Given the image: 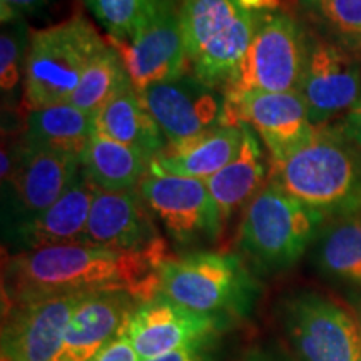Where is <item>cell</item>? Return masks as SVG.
Listing matches in <instances>:
<instances>
[{
  "label": "cell",
  "mask_w": 361,
  "mask_h": 361,
  "mask_svg": "<svg viewBox=\"0 0 361 361\" xmlns=\"http://www.w3.org/2000/svg\"><path fill=\"white\" fill-rule=\"evenodd\" d=\"M166 251L124 252L71 243L13 252L4 264V306L64 295L129 293L137 301L157 295Z\"/></svg>",
  "instance_id": "obj_1"
},
{
  "label": "cell",
  "mask_w": 361,
  "mask_h": 361,
  "mask_svg": "<svg viewBox=\"0 0 361 361\" xmlns=\"http://www.w3.org/2000/svg\"><path fill=\"white\" fill-rule=\"evenodd\" d=\"M271 179L326 219L361 209V149L341 126L316 128L305 147L274 164Z\"/></svg>",
  "instance_id": "obj_2"
},
{
  "label": "cell",
  "mask_w": 361,
  "mask_h": 361,
  "mask_svg": "<svg viewBox=\"0 0 361 361\" xmlns=\"http://www.w3.org/2000/svg\"><path fill=\"white\" fill-rule=\"evenodd\" d=\"M324 221L326 216L295 200L269 179L243 213L239 256L258 273L290 269L313 246Z\"/></svg>",
  "instance_id": "obj_3"
},
{
  "label": "cell",
  "mask_w": 361,
  "mask_h": 361,
  "mask_svg": "<svg viewBox=\"0 0 361 361\" xmlns=\"http://www.w3.org/2000/svg\"><path fill=\"white\" fill-rule=\"evenodd\" d=\"M259 13L246 0H180V29L192 74L211 87H228L245 61Z\"/></svg>",
  "instance_id": "obj_4"
},
{
  "label": "cell",
  "mask_w": 361,
  "mask_h": 361,
  "mask_svg": "<svg viewBox=\"0 0 361 361\" xmlns=\"http://www.w3.org/2000/svg\"><path fill=\"white\" fill-rule=\"evenodd\" d=\"M256 293L258 284L241 256L226 252L168 256L157 276V295L196 313L223 319L246 313Z\"/></svg>",
  "instance_id": "obj_5"
},
{
  "label": "cell",
  "mask_w": 361,
  "mask_h": 361,
  "mask_svg": "<svg viewBox=\"0 0 361 361\" xmlns=\"http://www.w3.org/2000/svg\"><path fill=\"white\" fill-rule=\"evenodd\" d=\"M107 47L82 13L61 24L32 30L24 79L27 109L69 101L90 62Z\"/></svg>",
  "instance_id": "obj_6"
},
{
  "label": "cell",
  "mask_w": 361,
  "mask_h": 361,
  "mask_svg": "<svg viewBox=\"0 0 361 361\" xmlns=\"http://www.w3.org/2000/svg\"><path fill=\"white\" fill-rule=\"evenodd\" d=\"M310 34L291 13H259L255 35L238 74L226 87V104L252 92H295L303 80Z\"/></svg>",
  "instance_id": "obj_7"
},
{
  "label": "cell",
  "mask_w": 361,
  "mask_h": 361,
  "mask_svg": "<svg viewBox=\"0 0 361 361\" xmlns=\"http://www.w3.org/2000/svg\"><path fill=\"white\" fill-rule=\"evenodd\" d=\"M281 322L300 361H361L358 319L333 298L295 293L283 303Z\"/></svg>",
  "instance_id": "obj_8"
},
{
  "label": "cell",
  "mask_w": 361,
  "mask_h": 361,
  "mask_svg": "<svg viewBox=\"0 0 361 361\" xmlns=\"http://www.w3.org/2000/svg\"><path fill=\"white\" fill-rule=\"evenodd\" d=\"M4 189V223L8 229L35 218L67 191L80 169V156L19 141Z\"/></svg>",
  "instance_id": "obj_9"
},
{
  "label": "cell",
  "mask_w": 361,
  "mask_h": 361,
  "mask_svg": "<svg viewBox=\"0 0 361 361\" xmlns=\"http://www.w3.org/2000/svg\"><path fill=\"white\" fill-rule=\"evenodd\" d=\"M139 191L176 246H200L223 234L204 179L149 174Z\"/></svg>",
  "instance_id": "obj_10"
},
{
  "label": "cell",
  "mask_w": 361,
  "mask_h": 361,
  "mask_svg": "<svg viewBox=\"0 0 361 361\" xmlns=\"http://www.w3.org/2000/svg\"><path fill=\"white\" fill-rule=\"evenodd\" d=\"M139 97L164 134L168 146H179L228 124L223 90L194 74L154 84Z\"/></svg>",
  "instance_id": "obj_11"
},
{
  "label": "cell",
  "mask_w": 361,
  "mask_h": 361,
  "mask_svg": "<svg viewBox=\"0 0 361 361\" xmlns=\"http://www.w3.org/2000/svg\"><path fill=\"white\" fill-rule=\"evenodd\" d=\"M300 94L316 128L348 114L361 97V59L331 40L310 34Z\"/></svg>",
  "instance_id": "obj_12"
},
{
  "label": "cell",
  "mask_w": 361,
  "mask_h": 361,
  "mask_svg": "<svg viewBox=\"0 0 361 361\" xmlns=\"http://www.w3.org/2000/svg\"><path fill=\"white\" fill-rule=\"evenodd\" d=\"M87 296L64 295L4 306L2 361H56L67 324Z\"/></svg>",
  "instance_id": "obj_13"
},
{
  "label": "cell",
  "mask_w": 361,
  "mask_h": 361,
  "mask_svg": "<svg viewBox=\"0 0 361 361\" xmlns=\"http://www.w3.org/2000/svg\"><path fill=\"white\" fill-rule=\"evenodd\" d=\"M228 124H245L261 137L273 162H283L305 147L316 133L300 90L252 92L226 104Z\"/></svg>",
  "instance_id": "obj_14"
},
{
  "label": "cell",
  "mask_w": 361,
  "mask_h": 361,
  "mask_svg": "<svg viewBox=\"0 0 361 361\" xmlns=\"http://www.w3.org/2000/svg\"><path fill=\"white\" fill-rule=\"evenodd\" d=\"M221 326L223 318L196 313L156 295L135 306L119 333L129 338L139 360H149L184 346L207 343Z\"/></svg>",
  "instance_id": "obj_15"
},
{
  "label": "cell",
  "mask_w": 361,
  "mask_h": 361,
  "mask_svg": "<svg viewBox=\"0 0 361 361\" xmlns=\"http://www.w3.org/2000/svg\"><path fill=\"white\" fill-rule=\"evenodd\" d=\"M123 57L130 84L142 92L154 84L189 74L191 67L180 29L179 7L174 0L161 8L128 42H112Z\"/></svg>",
  "instance_id": "obj_16"
},
{
  "label": "cell",
  "mask_w": 361,
  "mask_h": 361,
  "mask_svg": "<svg viewBox=\"0 0 361 361\" xmlns=\"http://www.w3.org/2000/svg\"><path fill=\"white\" fill-rule=\"evenodd\" d=\"M80 243L124 252L166 251L139 188L121 192L97 189Z\"/></svg>",
  "instance_id": "obj_17"
},
{
  "label": "cell",
  "mask_w": 361,
  "mask_h": 361,
  "mask_svg": "<svg viewBox=\"0 0 361 361\" xmlns=\"http://www.w3.org/2000/svg\"><path fill=\"white\" fill-rule=\"evenodd\" d=\"M97 188L80 166L78 176L51 207L35 218L8 229L7 236L17 252L80 243Z\"/></svg>",
  "instance_id": "obj_18"
},
{
  "label": "cell",
  "mask_w": 361,
  "mask_h": 361,
  "mask_svg": "<svg viewBox=\"0 0 361 361\" xmlns=\"http://www.w3.org/2000/svg\"><path fill=\"white\" fill-rule=\"evenodd\" d=\"M141 301L129 293H96L78 306L67 324L56 361H89L124 328Z\"/></svg>",
  "instance_id": "obj_19"
},
{
  "label": "cell",
  "mask_w": 361,
  "mask_h": 361,
  "mask_svg": "<svg viewBox=\"0 0 361 361\" xmlns=\"http://www.w3.org/2000/svg\"><path fill=\"white\" fill-rule=\"evenodd\" d=\"M243 129V146L238 156L219 173L206 179L223 231L233 216L245 211L247 204L263 191L269 173L258 134L245 124Z\"/></svg>",
  "instance_id": "obj_20"
},
{
  "label": "cell",
  "mask_w": 361,
  "mask_h": 361,
  "mask_svg": "<svg viewBox=\"0 0 361 361\" xmlns=\"http://www.w3.org/2000/svg\"><path fill=\"white\" fill-rule=\"evenodd\" d=\"M311 252L326 281L361 298V209L324 221Z\"/></svg>",
  "instance_id": "obj_21"
},
{
  "label": "cell",
  "mask_w": 361,
  "mask_h": 361,
  "mask_svg": "<svg viewBox=\"0 0 361 361\" xmlns=\"http://www.w3.org/2000/svg\"><path fill=\"white\" fill-rule=\"evenodd\" d=\"M243 134V124H231L179 146H168L151 161V174L206 180L238 156Z\"/></svg>",
  "instance_id": "obj_22"
},
{
  "label": "cell",
  "mask_w": 361,
  "mask_h": 361,
  "mask_svg": "<svg viewBox=\"0 0 361 361\" xmlns=\"http://www.w3.org/2000/svg\"><path fill=\"white\" fill-rule=\"evenodd\" d=\"M151 157L94 133L84 151L80 152V166L92 184L101 191L121 192L141 186L151 174Z\"/></svg>",
  "instance_id": "obj_23"
},
{
  "label": "cell",
  "mask_w": 361,
  "mask_h": 361,
  "mask_svg": "<svg viewBox=\"0 0 361 361\" xmlns=\"http://www.w3.org/2000/svg\"><path fill=\"white\" fill-rule=\"evenodd\" d=\"M94 133L137 149L151 159L168 147L164 134L133 85L94 116Z\"/></svg>",
  "instance_id": "obj_24"
},
{
  "label": "cell",
  "mask_w": 361,
  "mask_h": 361,
  "mask_svg": "<svg viewBox=\"0 0 361 361\" xmlns=\"http://www.w3.org/2000/svg\"><path fill=\"white\" fill-rule=\"evenodd\" d=\"M94 134V116L69 102L30 109L20 141L29 146L79 154Z\"/></svg>",
  "instance_id": "obj_25"
},
{
  "label": "cell",
  "mask_w": 361,
  "mask_h": 361,
  "mask_svg": "<svg viewBox=\"0 0 361 361\" xmlns=\"http://www.w3.org/2000/svg\"><path fill=\"white\" fill-rule=\"evenodd\" d=\"M130 85L133 84L119 51L114 45H107L90 62L67 102L90 116H96L104 106Z\"/></svg>",
  "instance_id": "obj_26"
},
{
  "label": "cell",
  "mask_w": 361,
  "mask_h": 361,
  "mask_svg": "<svg viewBox=\"0 0 361 361\" xmlns=\"http://www.w3.org/2000/svg\"><path fill=\"white\" fill-rule=\"evenodd\" d=\"M300 7L328 40L361 51V0H300Z\"/></svg>",
  "instance_id": "obj_27"
},
{
  "label": "cell",
  "mask_w": 361,
  "mask_h": 361,
  "mask_svg": "<svg viewBox=\"0 0 361 361\" xmlns=\"http://www.w3.org/2000/svg\"><path fill=\"white\" fill-rule=\"evenodd\" d=\"M171 0H85L112 42H128Z\"/></svg>",
  "instance_id": "obj_28"
},
{
  "label": "cell",
  "mask_w": 361,
  "mask_h": 361,
  "mask_svg": "<svg viewBox=\"0 0 361 361\" xmlns=\"http://www.w3.org/2000/svg\"><path fill=\"white\" fill-rule=\"evenodd\" d=\"M30 34L25 20L4 24L0 35V89L6 104H12V99L19 96V87L24 92Z\"/></svg>",
  "instance_id": "obj_29"
},
{
  "label": "cell",
  "mask_w": 361,
  "mask_h": 361,
  "mask_svg": "<svg viewBox=\"0 0 361 361\" xmlns=\"http://www.w3.org/2000/svg\"><path fill=\"white\" fill-rule=\"evenodd\" d=\"M49 2L51 0H0V19L2 24L24 20L27 16H32Z\"/></svg>",
  "instance_id": "obj_30"
},
{
  "label": "cell",
  "mask_w": 361,
  "mask_h": 361,
  "mask_svg": "<svg viewBox=\"0 0 361 361\" xmlns=\"http://www.w3.org/2000/svg\"><path fill=\"white\" fill-rule=\"evenodd\" d=\"M89 361H139L133 343L129 338L119 333L109 345H106L99 353Z\"/></svg>",
  "instance_id": "obj_31"
},
{
  "label": "cell",
  "mask_w": 361,
  "mask_h": 361,
  "mask_svg": "<svg viewBox=\"0 0 361 361\" xmlns=\"http://www.w3.org/2000/svg\"><path fill=\"white\" fill-rule=\"evenodd\" d=\"M139 361H211V358L206 353V343H200V345H189L184 348L169 351V353L159 355L156 358Z\"/></svg>",
  "instance_id": "obj_32"
},
{
  "label": "cell",
  "mask_w": 361,
  "mask_h": 361,
  "mask_svg": "<svg viewBox=\"0 0 361 361\" xmlns=\"http://www.w3.org/2000/svg\"><path fill=\"white\" fill-rule=\"evenodd\" d=\"M340 126L351 141L361 149V97L348 111V114L345 116V119H343Z\"/></svg>",
  "instance_id": "obj_33"
},
{
  "label": "cell",
  "mask_w": 361,
  "mask_h": 361,
  "mask_svg": "<svg viewBox=\"0 0 361 361\" xmlns=\"http://www.w3.org/2000/svg\"><path fill=\"white\" fill-rule=\"evenodd\" d=\"M245 361H278V360L274 358V356H271L269 353H266V351L255 350L246 356Z\"/></svg>",
  "instance_id": "obj_34"
},
{
  "label": "cell",
  "mask_w": 361,
  "mask_h": 361,
  "mask_svg": "<svg viewBox=\"0 0 361 361\" xmlns=\"http://www.w3.org/2000/svg\"><path fill=\"white\" fill-rule=\"evenodd\" d=\"M358 323H360V331H361V310H360V316H358Z\"/></svg>",
  "instance_id": "obj_35"
}]
</instances>
